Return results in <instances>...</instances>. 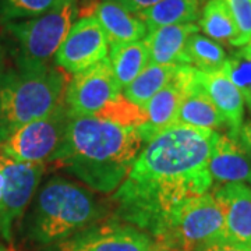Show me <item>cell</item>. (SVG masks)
Masks as SVG:
<instances>
[{"label": "cell", "mask_w": 251, "mask_h": 251, "mask_svg": "<svg viewBox=\"0 0 251 251\" xmlns=\"http://www.w3.org/2000/svg\"><path fill=\"white\" fill-rule=\"evenodd\" d=\"M218 131L173 125L147 143L115 194L117 215L155 239L183 202L208 193Z\"/></svg>", "instance_id": "6da1fadb"}, {"label": "cell", "mask_w": 251, "mask_h": 251, "mask_svg": "<svg viewBox=\"0 0 251 251\" xmlns=\"http://www.w3.org/2000/svg\"><path fill=\"white\" fill-rule=\"evenodd\" d=\"M143 144L134 127H122L97 116H70L57 159L91 188L112 193L131 171Z\"/></svg>", "instance_id": "7a4b0ae2"}, {"label": "cell", "mask_w": 251, "mask_h": 251, "mask_svg": "<svg viewBox=\"0 0 251 251\" xmlns=\"http://www.w3.org/2000/svg\"><path fill=\"white\" fill-rule=\"evenodd\" d=\"M67 78L50 66H18L0 75V144L21 126L46 116L64 99Z\"/></svg>", "instance_id": "3957f363"}, {"label": "cell", "mask_w": 251, "mask_h": 251, "mask_svg": "<svg viewBox=\"0 0 251 251\" xmlns=\"http://www.w3.org/2000/svg\"><path fill=\"white\" fill-rule=\"evenodd\" d=\"M103 215V208L88 190L67 180L53 179L36 198L32 236L44 244H54L97 224Z\"/></svg>", "instance_id": "277c9868"}, {"label": "cell", "mask_w": 251, "mask_h": 251, "mask_svg": "<svg viewBox=\"0 0 251 251\" xmlns=\"http://www.w3.org/2000/svg\"><path fill=\"white\" fill-rule=\"evenodd\" d=\"M155 240L158 247L171 251H197L227 240L224 211L212 193L190 198L173 212Z\"/></svg>", "instance_id": "5b68a950"}, {"label": "cell", "mask_w": 251, "mask_h": 251, "mask_svg": "<svg viewBox=\"0 0 251 251\" xmlns=\"http://www.w3.org/2000/svg\"><path fill=\"white\" fill-rule=\"evenodd\" d=\"M77 16V0H64L54 9L27 21L7 23L20 49V66H45L66 39Z\"/></svg>", "instance_id": "8992f818"}, {"label": "cell", "mask_w": 251, "mask_h": 251, "mask_svg": "<svg viewBox=\"0 0 251 251\" xmlns=\"http://www.w3.org/2000/svg\"><path fill=\"white\" fill-rule=\"evenodd\" d=\"M70 115L63 100L46 116L17 128L0 148L20 162L44 163L57 159L66 141Z\"/></svg>", "instance_id": "52a82bcc"}, {"label": "cell", "mask_w": 251, "mask_h": 251, "mask_svg": "<svg viewBox=\"0 0 251 251\" xmlns=\"http://www.w3.org/2000/svg\"><path fill=\"white\" fill-rule=\"evenodd\" d=\"M151 236L126 222H97L62 242L54 251H150Z\"/></svg>", "instance_id": "ba28073f"}, {"label": "cell", "mask_w": 251, "mask_h": 251, "mask_svg": "<svg viewBox=\"0 0 251 251\" xmlns=\"http://www.w3.org/2000/svg\"><path fill=\"white\" fill-rule=\"evenodd\" d=\"M122 94L109 57L78 73L67 84L64 103L70 116H95L109 100Z\"/></svg>", "instance_id": "9c48e42d"}, {"label": "cell", "mask_w": 251, "mask_h": 251, "mask_svg": "<svg viewBox=\"0 0 251 251\" xmlns=\"http://www.w3.org/2000/svg\"><path fill=\"white\" fill-rule=\"evenodd\" d=\"M108 53V38L103 28L94 16H85L73 24L54 60L63 70L78 74L105 60Z\"/></svg>", "instance_id": "30bf717a"}, {"label": "cell", "mask_w": 251, "mask_h": 251, "mask_svg": "<svg viewBox=\"0 0 251 251\" xmlns=\"http://www.w3.org/2000/svg\"><path fill=\"white\" fill-rule=\"evenodd\" d=\"M1 168L6 183L0 202V233L10 239L11 225L34 196L44 173V163L20 162L3 153Z\"/></svg>", "instance_id": "8fae6325"}, {"label": "cell", "mask_w": 251, "mask_h": 251, "mask_svg": "<svg viewBox=\"0 0 251 251\" xmlns=\"http://www.w3.org/2000/svg\"><path fill=\"white\" fill-rule=\"evenodd\" d=\"M194 73L193 66H179L172 80L144 106L148 122L137 127L144 143H148L153 135L176 123L180 103Z\"/></svg>", "instance_id": "7c38bea8"}, {"label": "cell", "mask_w": 251, "mask_h": 251, "mask_svg": "<svg viewBox=\"0 0 251 251\" xmlns=\"http://www.w3.org/2000/svg\"><path fill=\"white\" fill-rule=\"evenodd\" d=\"M212 196L224 211L227 240L251 249V186L226 183L216 186Z\"/></svg>", "instance_id": "4fadbf2b"}, {"label": "cell", "mask_w": 251, "mask_h": 251, "mask_svg": "<svg viewBox=\"0 0 251 251\" xmlns=\"http://www.w3.org/2000/svg\"><path fill=\"white\" fill-rule=\"evenodd\" d=\"M208 171L219 184L244 183L251 186V155L239 138L218 134L209 155Z\"/></svg>", "instance_id": "5bb4252c"}, {"label": "cell", "mask_w": 251, "mask_h": 251, "mask_svg": "<svg viewBox=\"0 0 251 251\" xmlns=\"http://www.w3.org/2000/svg\"><path fill=\"white\" fill-rule=\"evenodd\" d=\"M175 125H187L214 131L225 127L227 128L224 116L216 109L200 80V70L197 69L186 88Z\"/></svg>", "instance_id": "9a60e30c"}, {"label": "cell", "mask_w": 251, "mask_h": 251, "mask_svg": "<svg viewBox=\"0 0 251 251\" xmlns=\"http://www.w3.org/2000/svg\"><path fill=\"white\" fill-rule=\"evenodd\" d=\"M200 80L227 125L229 135L239 138L244 116V100L234 84L222 70L200 72Z\"/></svg>", "instance_id": "2e32d148"}, {"label": "cell", "mask_w": 251, "mask_h": 251, "mask_svg": "<svg viewBox=\"0 0 251 251\" xmlns=\"http://www.w3.org/2000/svg\"><path fill=\"white\" fill-rule=\"evenodd\" d=\"M94 17L103 28L110 49L143 41L148 34L145 24L140 18L110 0L99 3Z\"/></svg>", "instance_id": "e0dca14e"}, {"label": "cell", "mask_w": 251, "mask_h": 251, "mask_svg": "<svg viewBox=\"0 0 251 251\" xmlns=\"http://www.w3.org/2000/svg\"><path fill=\"white\" fill-rule=\"evenodd\" d=\"M198 25L188 23L166 25L148 32L144 41L150 49L151 63L187 66L184 60V48L188 38L198 32Z\"/></svg>", "instance_id": "ac0fdd59"}, {"label": "cell", "mask_w": 251, "mask_h": 251, "mask_svg": "<svg viewBox=\"0 0 251 251\" xmlns=\"http://www.w3.org/2000/svg\"><path fill=\"white\" fill-rule=\"evenodd\" d=\"M200 28L218 44L240 45V31L224 0H208L200 16Z\"/></svg>", "instance_id": "d6986e66"}, {"label": "cell", "mask_w": 251, "mask_h": 251, "mask_svg": "<svg viewBox=\"0 0 251 251\" xmlns=\"http://www.w3.org/2000/svg\"><path fill=\"white\" fill-rule=\"evenodd\" d=\"M137 17L148 32L166 25L188 24L200 18V0H162Z\"/></svg>", "instance_id": "ffe728a7"}, {"label": "cell", "mask_w": 251, "mask_h": 251, "mask_svg": "<svg viewBox=\"0 0 251 251\" xmlns=\"http://www.w3.org/2000/svg\"><path fill=\"white\" fill-rule=\"evenodd\" d=\"M109 62L117 84L123 91L151 63L150 49L145 41H137L128 45L117 46L110 49Z\"/></svg>", "instance_id": "44dd1931"}, {"label": "cell", "mask_w": 251, "mask_h": 251, "mask_svg": "<svg viewBox=\"0 0 251 251\" xmlns=\"http://www.w3.org/2000/svg\"><path fill=\"white\" fill-rule=\"evenodd\" d=\"M179 66L173 64H153L150 63L133 82H130L122 94L130 102L138 106H145L155 94L172 80Z\"/></svg>", "instance_id": "7402d4cb"}, {"label": "cell", "mask_w": 251, "mask_h": 251, "mask_svg": "<svg viewBox=\"0 0 251 251\" xmlns=\"http://www.w3.org/2000/svg\"><path fill=\"white\" fill-rule=\"evenodd\" d=\"M184 60L187 66H193L200 72L211 73L222 70L227 56L221 44L196 32L187 39Z\"/></svg>", "instance_id": "603a6c76"}, {"label": "cell", "mask_w": 251, "mask_h": 251, "mask_svg": "<svg viewBox=\"0 0 251 251\" xmlns=\"http://www.w3.org/2000/svg\"><path fill=\"white\" fill-rule=\"evenodd\" d=\"M95 116L109 120V122L122 126V127H134V128L145 125L148 122L145 109L130 102L123 94L109 100Z\"/></svg>", "instance_id": "cb8c5ba5"}, {"label": "cell", "mask_w": 251, "mask_h": 251, "mask_svg": "<svg viewBox=\"0 0 251 251\" xmlns=\"http://www.w3.org/2000/svg\"><path fill=\"white\" fill-rule=\"evenodd\" d=\"M64 0H0V23H14L18 18H32L54 9Z\"/></svg>", "instance_id": "d4e9b609"}, {"label": "cell", "mask_w": 251, "mask_h": 251, "mask_svg": "<svg viewBox=\"0 0 251 251\" xmlns=\"http://www.w3.org/2000/svg\"><path fill=\"white\" fill-rule=\"evenodd\" d=\"M222 72L239 90L244 103L251 110V56L243 50L233 53L225 62Z\"/></svg>", "instance_id": "484cf974"}, {"label": "cell", "mask_w": 251, "mask_h": 251, "mask_svg": "<svg viewBox=\"0 0 251 251\" xmlns=\"http://www.w3.org/2000/svg\"><path fill=\"white\" fill-rule=\"evenodd\" d=\"M233 14L240 31V45L244 46L251 38V0H224Z\"/></svg>", "instance_id": "4316f807"}, {"label": "cell", "mask_w": 251, "mask_h": 251, "mask_svg": "<svg viewBox=\"0 0 251 251\" xmlns=\"http://www.w3.org/2000/svg\"><path fill=\"white\" fill-rule=\"evenodd\" d=\"M110 1H115L117 4H120L122 7H125L128 13L138 16L140 13L152 7L162 0H110Z\"/></svg>", "instance_id": "83f0119b"}, {"label": "cell", "mask_w": 251, "mask_h": 251, "mask_svg": "<svg viewBox=\"0 0 251 251\" xmlns=\"http://www.w3.org/2000/svg\"><path fill=\"white\" fill-rule=\"evenodd\" d=\"M197 251H251V249L246 247V246H242V244L230 242V240H222V242L208 244V246Z\"/></svg>", "instance_id": "f1b7e54d"}, {"label": "cell", "mask_w": 251, "mask_h": 251, "mask_svg": "<svg viewBox=\"0 0 251 251\" xmlns=\"http://www.w3.org/2000/svg\"><path fill=\"white\" fill-rule=\"evenodd\" d=\"M239 141L251 155V120L247 123H243L240 133H239Z\"/></svg>", "instance_id": "f546056e"}, {"label": "cell", "mask_w": 251, "mask_h": 251, "mask_svg": "<svg viewBox=\"0 0 251 251\" xmlns=\"http://www.w3.org/2000/svg\"><path fill=\"white\" fill-rule=\"evenodd\" d=\"M3 150L0 148V202H1V197H3V190H4V175H3V168H1V159H3Z\"/></svg>", "instance_id": "4dcf8cb0"}, {"label": "cell", "mask_w": 251, "mask_h": 251, "mask_svg": "<svg viewBox=\"0 0 251 251\" xmlns=\"http://www.w3.org/2000/svg\"><path fill=\"white\" fill-rule=\"evenodd\" d=\"M243 52L246 54H249V56H251V38H250V41L246 44V45L243 46V49H242Z\"/></svg>", "instance_id": "1f68e13d"}, {"label": "cell", "mask_w": 251, "mask_h": 251, "mask_svg": "<svg viewBox=\"0 0 251 251\" xmlns=\"http://www.w3.org/2000/svg\"><path fill=\"white\" fill-rule=\"evenodd\" d=\"M150 251H171V250H166V249H162V247H158V246H156V247H152Z\"/></svg>", "instance_id": "d6a6232c"}, {"label": "cell", "mask_w": 251, "mask_h": 251, "mask_svg": "<svg viewBox=\"0 0 251 251\" xmlns=\"http://www.w3.org/2000/svg\"><path fill=\"white\" fill-rule=\"evenodd\" d=\"M0 251H7V250H6V249H1V247H0Z\"/></svg>", "instance_id": "836d02e7"}]
</instances>
